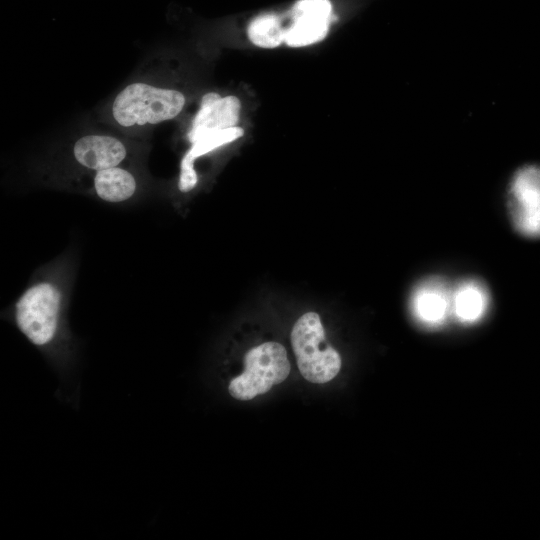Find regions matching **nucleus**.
I'll list each match as a JSON object with an SVG mask.
<instances>
[{"label": "nucleus", "mask_w": 540, "mask_h": 540, "mask_svg": "<svg viewBox=\"0 0 540 540\" xmlns=\"http://www.w3.org/2000/svg\"><path fill=\"white\" fill-rule=\"evenodd\" d=\"M450 305L448 290L438 280L423 282L413 293L414 313L425 323L438 324L442 322L449 312Z\"/></svg>", "instance_id": "nucleus-9"}, {"label": "nucleus", "mask_w": 540, "mask_h": 540, "mask_svg": "<svg viewBox=\"0 0 540 540\" xmlns=\"http://www.w3.org/2000/svg\"><path fill=\"white\" fill-rule=\"evenodd\" d=\"M76 161L91 170L118 166L126 157L125 145L107 135H86L76 141L73 148Z\"/></svg>", "instance_id": "nucleus-8"}, {"label": "nucleus", "mask_w": 540, "mask_h": 540, "mask_svg": "<svg viewBox=\"0 0 540 540\" xmlns=\"http://www.w3.org/2000/svg\"><path fill=\"white\" fill-rule=\"evenodd\" d=\"M487 306V293L477 282H465L454 294L453 307L462 321L472 322L480 318Z\"/></svg>", "instance_id": "nucleus-11"}, {"label": "nucleus", "mask_w": 540, "mask_h": 540, "mask_svg": "<svg viewBox=\"0 0 540 540\" xmlns=\"http://www.w3.org/2000/svg\"><path fill=\"white\" fill-rule=\"evenodd\" d=\"M243 134L244 130L237 126L207 134L193 142L187 153L195 159L219 146L233 142Z\"/></svg>", "instance_id": "nucleus-13"}, {"label": "nucleus", "mask_w": 540, "mask_h": 540, "mask_svg": "<svg viewBox=\"0 0 540 540\" xmlns=\"http://www.w3.org/2000/svg\"><path fill=\"white\" fill-rule=\"evenodd\" d=\"M136 187L133 174L118 166L97 171L94 177V190L106 202L125 201L133 196Z\"/></svg>", "instance_id": "nucleus-10"}, {"label": "nucleus", "mask_w": 540, "mask_h": 540, "mask_svg": "<svg viewBox=\"0 0 540 540\" xmlns=\"http://www.w3.org/2000/svg\"><path fill=\"white\" fill-rule=\"evenodd\" d=\"M291 344L301 375L309 382L327 383L340 371L341 357L326 342L320 316L303 314L293 325Z\"/></svg>", "instance_id": "nucleus-2"}, {"label": "nucleus", "mask_w": 540, "mask_h": 540, "mask_svg": "<svg viewBox=\"0 0 540 540\" xmlns=\"http://www.w3.org/2000/svg\"><path fill=\"white\" fill-rule=\"evenodd\" d=\"M332 18L329 0H299L292 7V24L285 28L284 42L291 47L319 42L326 37Z\"/></svg>", "instance_id": "nucleus-6"}, {"label": "nucleus", "mask_w": 540, "mask_h": 540, "mask_svg": "<svg viewBox=\"0 0 540 540\" xmlns=\"http://www.w3.org/2000/svg\"><path fill=\"white\" fill-rule=\"evenodd\" d=\"M194 158L188 153L181 162L179 188L183 192L191 190L197 183V174L193 168Z\"/></svg>", "instance_id": "nucleus-14"}, {"label": "nucleus", "mask_w": 540, "mask_h": 540, "mask_svg": "<svg viewBox=\"0 0 540 540\" xmlns=\"http://www.w3.org/2000/svg\"><path fill=\"white\" fill-rule=\"evenodd\" d=\"M247 33L250 41L262 48H275L285 40V28L275 14H263L254 18Z\"/></svg>", "instance_id": "nucleus-12"}, {"label": "nucleus", "mask_w": 540, "mask_h": 540, "mask_svg": "<svg viewBox=\"0 0 540 540\" xmlns=\"http://www.w3.org/2000/svg\"><path fill=\"white\" fill-rule=\"evenodd\" d=\"M510 215L516 230L529 238H540V167L519 169L509 189Z\"/></svg>", "instance_id": "nucleus-5"}, {"label": "nucleus", "mask_w": 540, "mask_h": 540, "mask_svg": "<svg viewBox=\"0 0 540 540\" xmlns=\"http://www.w3.org/2000/svg\"><path fill=\"white\" fill-rule=\"evenodd\" d=\"M240 108V100L235 96L221 97L215 92L205 94L192 121L189 140L193 143L207 134L234 127L239 120Z\"/></svg>", "instance_id": "nucleus-7"}, {"label": "nucleus", "mask_w": 540, "mask_h": 540, "mask_svg": "<svg viewBox=\"0 0 540 540\" xmlns=\"http://www.w3.org/2000/svg\"><path fill=\"white\" fill-rule=\"evenodd\" d=\"M287 352L278 342H265L251 348L244 357V371L228 386L232 397L250 400L283 382L290 373Z\"/></svg>", "instance_id": "nucleus-3"}, {"label": "nucleus", "mask_w": 540, "mask_h": 540, "mask_svg": "<svg viewBox=\"0 0 540 540\" xmlns=\"http://www.w3.org/2000/svg\"><path fill=\"white\" fill-rule=\"evenodd\" d=\"M61 292L49 282L28 288L15 306L20 331L35 345L48 344L57 331Z\"/></svg>", "instance_id": "nucleus-4"}, {"label": "nucleus", "mask_w": 540, "mask_h": 540, "mask_svg": "<svg viewBox=\"0 0 540 540\" xmlns=\"http://www.w3.org/2000/svg\"><path fill=\"white\" fill-rule=\"evenodd\" d=\"M184 105L180 91L132 83L115 97L112 116L122 127L154 125L176 117Z\"/></svg>", "instance_id": "nucleus-1"}]
</instances>
